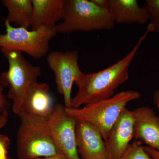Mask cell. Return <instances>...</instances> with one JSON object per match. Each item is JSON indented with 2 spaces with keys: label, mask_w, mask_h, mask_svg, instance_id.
I'll return each instance as SVG.
<instances>
[{
  "label": "cell",
  "mask_w": 159,
  "mask_h": 159,
  "mask_svg": "<svg viewBox=\"0 0 159 159\" xmlns=\"http://www.w3.org/2000/svg\"><path fill=\"white\" fill-rule=\"evenodd\" d=\"M152 32V29L148 25L146 31L132 51L112 65L97 73L85 74L82 72L75 81L78 91L71 99V107L78 108L83 104L113 97L115 90L128 80L129 67L142 42Z\"/></svg>",
  "instance_id": "obj_1"
},
{
  "label": "cell",
  "mask_w": 159,
  "mask_h": 159,
  "mask_svg": "<svg viewBox=\"0 0 159 159\" xmlns=\"http://www.w3.org/2000/svg\"><path fill=\"white\" fill-rule=\"evenodd\" d=\"M16 152L19 159H37L62 153L52 139L47 119L35 115L20 112Z\"/></svg>",
  "instance_id": "obj_2"
},
{
  "label": "cell",
  "mask_w": 159,
  "mask_h": 159,
  "mask_svg": "<svg viewBox=\"0 0 159 159\" xmlns=\"http://www.w3.org/2000/svg\"><path fill=\"white\" fill-rule=\"evenodd\" d=\"M141 96L137 91H123L108 99L86 104L82 108L65 107L66 111L71 116L82 120L97 128L106 142L113 125L127 103L140 99Z\"/></svg>",
  "instance_id": "obj_3"
},
{
  "label": "cell",
  "mask_w": 159,
  "mask_h": 159,
  "mask_svg": "<svg viewBox=\"0 0 159 159\" xmlns=\"http://www.w3.org/2000/svg\"><path fill=\"white\" fill-rule=\"evenodd\" d=\"M63 20L55 26L57 34L111 30L116 24L108 9L99 8L92 0H64Z\"/></svg>",
  "instance_id": "obj_4"
},
{
  "label": "cell",
  "mask_w": 159,
  "mask_h": 159,
  "mask_svg": "<svg viewBox=\"0 0 159 159\" xmlns=\"http://www.w3.org/2000/svg\"><path fill=\"white\" fill-rule=\"evenodd\" d=\"M1 50L8 61L9 68L2 72L0 82L3 86L9 87L8 96L12 102V111L18 115L29 89L40 76L41 69L31 64L22 52Z\"/></svg>",
  "instance_id": "obj_5"
},
{
  "label": "cell",
  "mask_w": 159,
  "mask_h": 159,
  "mask_svg": "<svg viewBox=\"0 0 159 159\" xmlns=\"http://www.w3.org/2000/svg\"><path fill=\"white\" fill-rule=\"evenodd\" d=\"M6 33L0 34V49L25 52L34 59H39L48 53L50 42L57 34L54 28H41L29 31L14 27L5 20Z\"/></svg>",
  "instance_id": "obj_6"
},
{
  "label": "cell",
  "mask_w": 159,
  "mask_h": 159,
  "mask_svg": "<svg viewBox=\"0 0 159 159\" xmlns=\"http://www.w3.org/2000/svg\"><path fill=\"white\" fill-rule=\"evenodd\" d=\"M78 59L79 54L76 51H51L47 56L49 67L54 73L57 92L63 97L66 108L71 107L73 84L82 73Z\"/></svg>",
  "instance_id": "obj_7"
},
{
  "label": "cell",
  "mask_w": 159,
  "mask_h": 159,
  "mask_svg": "<svg viewBox=\"0 0 159 159\" xmlns=\"http://www.w3.org/2000/svg\"><path fill=\"white\" fill-rule=\"evenodd\" d=\"M77 121V119L67 113L65 107L61 104L54 106L52 113L47 119L53 141L69 159H80L76 143Z\"/></svg>",
  "instance_id": "obj_8"
},
{
  "label": "cell",
  "mask_w": 159,
  "mask_h": 159,
  "mask_svg": "<svg viewBox=\"0 0 159 159\" xmlns=\"http://www.w3.org/2000/svg\"><path fill=\"white\" fill-rule=\"evenodd\" d=\"M76 134L77 151L81 159H109L105 141L97 128L77 119Z\"/></svg>",
  "instance_id": "obj_9"
},
{
  "label": "cell",
  "mask_w": 159,
  "mask_h": 159,
  "mask_svg": "<svg viewBox=\"0 0 159 159\" xmlns=\"http://www.w3.org/2000/svg\"><path fill=\"white\" fill-rule=\"evenodd\" d=\"M132 111L125 107L114 123L106 142L109 159H120L134 138Z\"/></svg>",
  "instance_id": "obj_10"
},
{
  "label": "cell",
  "mask_w": 159,
  "mask_h": 159,
  "mask_svg": "<svg viewBox=\"0 0 159 159\" xmlns=\"http://www.w3.org/2000/svg\"><path fill=\"white\" fill-rule=\"evenodd\" d=\"M134 118V138L159 151V117L148 106L132 111Z\"/></svg>",
  "instance_id": "obj_11"
},
{
  "label": "cell",
  "mask_w": 159,
  "mask_h": 159,
  "mask_svg": "<svg viewBox=\"0 0 159 159\" xmlns=\"http://www.w3.org/2000/svg\"><path fill=\"white\" fill-rule=\"evenodd\" d=\"M33 14L31 30L54 28L64 16V0H31Z\"/></svg>",
  "instance_id": "obj_12"
},
{
  "label": "cell",
  "mask_w": 159,
  "mask_h": 159,
  "mask_svg": "<svg viewBox=\"0 0 159 159\" xmlns=\"http://www.w3.org/2000/svg\"><path fill=\"white\" fill-rule=\"evenodd\" d=\"M49 90L50 86L46 83L36 82L33 84L26 94L20 112L48 119L54 107Z\"/></svg>",
  "instance_id": "obj_13"
},
{
  "label": "cell",
  "mask_w": 159,
  "mask_h": 159,
  "mask_svg": "<svg viewBox=\"0 0 159 159\" xmlns=\"http://www.w3.org/2000/svg\"><path fill=\"white\" fill-rule=\"evenodd\" d=\"M108 10L118 24L144 25L149 20L147 11L136 0H108Z\"/></svg>",
  "instance_id": "obj_14"
},
{
  "label": "cell",
  "mask_w": 159,
  "mask_h": 159,
  "mask_svg": "<svg viewBox=\"0 0 159 159\" xmlns=\"http://www.w3.org/2000/svg\"><path fill=\"white\" fill-rule=\"evenodd\" d=\"M2 2L8 11L5 20L10 24L15 23L19 27L29 29L33 14L31 0H3Z\"/></svg>",
  "instance_id": "obj_15"
},
{
  "label": "cell",
  "mask_w": 159,
  "mask_h": 159,
  "mask_svg": "<svg viewBox=\"0 0 159 159\" xmlns=\"http://www.w3.org/2000/svg\"><path fill=\"white\" fill-rule=\"evenodd\" d=\"M143 7L147 11L153 32H159V0H146Z\"/></svg>",
  "instance_id": "obj_16"
},
{
  "label": "cell",
  "mask_w": 159,
  "mask_h": 159,
  "mask_svg": "<svg viewBox=\"0 0 159 159\" xmlns=\"http://www.w3.org/2000/svg\"><path fill=\"white\" fill-rule=\"evenodd\" d=\"M120 159H151L144 147L134 141L129 145L124 154Z\"/></svg>",
  "instance_id": "obj_17"
},
{
  "label": "cell",
  "mask_w": 159,
  "mask_h": 159,
  "mask_svg": "<svg viewBox=\"0 0 159 159\" xmlns=\"http://www.w3.org/2000/svg\"><path fill=\"white\" fill-rule=\"evenodd\" d=\"M10 143L11 140L9 137L0 134V159H5L8 157L7 155Z\"/></svg>",
  "instance_id": "obj_18"
},
{
  "label": "cell",
  "mask_w": 159,
  "mask_h": 159,
  "mask_svg": "<svg viewBox=\"0 0 159 159\" xmlns=\"http://www.w3.org/2000/svg\"><path fill=\"white\" fill-rule=\"evenodd\" d=\"M4 86L0 82V113L8 111L9 102L4 95Z\"/></svg>",
  "instance_id": "obj_19"
},
{
  "label": "cell",
  "mask_w": 159,
  "mask_h": 159,
  "mask_svg": "<svg viewBox=\"0 0 159 159\" xmlns=\"http://www.w3.org/2000/svg\"><path fill=\"white\" fill-rule=\"evenodd\" d=\"M146 153L152 159H159V151L152 148L146 146L144 147Z\"/></svg>",
  "instance_id": "obj_20"
},
{
  "label": "cell",
  "mask_w": 159,
  "mask_h": 159,
  "mask_svg": "<svg viewBox=\"0 0 159 159\" xmlns=\"http://www.w3.org/2000/svg\"><path fill=\"white\" fill-rule=\"evenodd\" d=\"M9 118L8 111L0 113V129L4 127L7 124Z\"/></svg>",
  "instance_id": "obj_21"
},
{
  "label": "cell",
  "mask_w": 159,
  "mask_h": 159,
  "mask_svg": "<svg viewBox=\"0 0 159 159\" xmlns=\"http://www.w3.org/2000/svg\"><path fill=\"white\" fill-rule=\"evenodd\" d=\"M99 8L108 9V0H92Z\"/></svg>",
  "instance_id": "obj_22"
},
{
  "label": "cell",
  "mask_w": 159,
  "mask_h": 159,
  "mask_svg": "<svg viewBox=\"0 0 159 159\" xmlns=\"http://www.w3.org/2000/svg\"><path fill=\"white\" fill-rule=\"evenodd\" d=\"M152 98L154 104L159 110V89L154 92L152 94Z\"/></svg>",
  "instance_id": "obj_23"
},
{
  "label": "cell",
  "mask_w": 159,
  "mask_h": 159,
  "mask_svg": "<svg viewBox=\"0 0 159 159\" xmlns=\"http://www.w3.org/2000/svg\"><path fill=\"white\" fill-rule=\"evenodd\" d=\"M37 159H69L63 153L58 154L53 156L47 157L39 158Z\"/></svg>",
  "instance_id": "obj_24"
},
{
  "label": "cell",
  "mask_w": 159,
  "mask_h": 159,
  "mask_svg": "<svg viewBox=\"0 0 159 159\" xmlns=\"http://www.w3.org/2000/svg\"><path fill=\"white\" fill-rule=\"evenodd\" d=\"M12 159V158H11L9 157H7V158H6V159Z\"/></svg>",
  "instance_id": "obj_25"
}]
</instances>
